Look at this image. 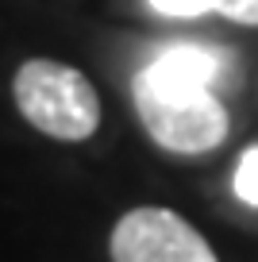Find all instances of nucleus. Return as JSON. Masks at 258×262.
<instances>
[{"mask_svg": "<svg viewBox=\"0 0 258 262\" xmlns=\"http://www.w3.org/2000/svg\"><path fill=\"white\" fill-rule=\"evenodd\" d=\"M231 189L243 205L258 208V147H247L235 162V178H231Z\"/></svg>", "mask_w": 258, "mask_h": 262, "instance_id": "39448f33", "label": "nucleus"}, {"mask_svg": "<svg viewBox=\"0 0 258 262\" xmlns=\"http://www.w3.org/2000/svg\"><path fill=\"white\" fill-rule=\"evenodd\" d=\"M158 16H174V19H197L212 12V0H146Z\"/></svg>", "mask_w": 258, "mask_h": 262, "instance_id": "423d86ee", "label": "nucleus"}, {"mask_svg": "<svg viewBox=\"0 0 258 262\" xmlns=\"http://www.w3.org/2000/svg\"><path fill=\"white\" fill-rule=\"evenodd\" d=\"M224 74V54L201 42H174L158 50L139 77L166 89H212Z\"/></svg>", "mask_w": 258, "mask_h": 262, "instance_id": "20e7f679", "label": "nucleus"}, {"mask_svg": "<svg viewBox=\"0 0 258 262\" xmlns=\"http://www.w3.org/2000/svg\"><path fill=\"white\" fill-rule=\"evenodd\" d=\"M112 262H216L208 239L169 208H131L108 239Z\"/></svg>", "mask_w": 258, "mask_h": 262, "instance_id": "7ed1b4c3", "label": "nucleus"}, {"mask_svg": "<svg viewBox=\"0 0 258 262\" xmlns=\"http://www.w3.org/2000/svg\"><path fill=\"white\" fill-rule=\"evenodd\" d=\"M135 108L146 135L174 155H204L227 139V108L212 89H166L135 77Z\"/></svg>", "mask_w": 258, "mask_h": 262, "instance_id": "f03ea898", "label": "nucleus"}, {"mask_svg": "<svg viewBox=\"0 0 258 262\" xmlns=\"http://www.w3.org/2000/svg\"><path fill=\"white\" fill-rule=\"evenodd\" d=\"M16 108L35 131L58 143H81L100 127V100L81 70L50 58H31L12 81Z\"/></svg>", "mask_w": 258, "mask_h": 262, "instance_id": "f257e3e1", "label": "nucleus"}, {"mask_svg": "<svg viewBox=\"0 0 258 262\" xmlns=\"http://www.w3.org/2000/svg\"><path fill=\"white\" fill-rule=\"evenodd\" d=\"M212 12L235 19V24L258 27V0H212Z\"/></svg>", "mask_w": 258, "mask_h": 262, "instance_id": "0eeeda50", "label": "nucleus"}]
</instances>
